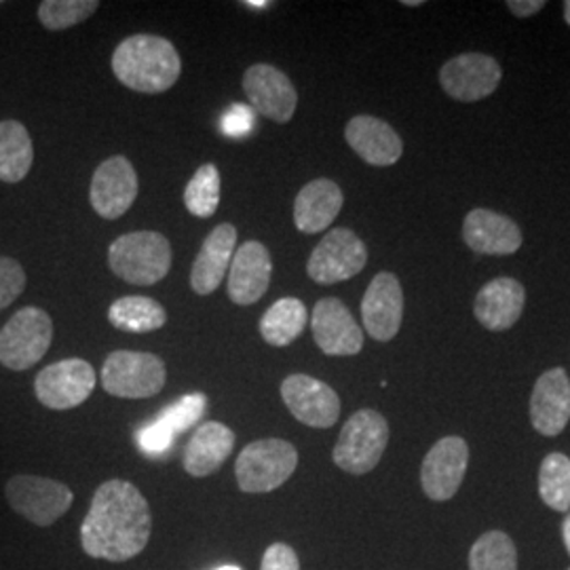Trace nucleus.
<instances>
[{
  "label": "nucleus",
  "mask_w": 570,
  "mask_h": 570,
  "mask_svg": "<svg viewBox=\"0 0 570 570\" xmlns=\"http://www.w3.org/2000/svg\"><path fill=\"white\" fill-rule=\"evenodd\" d=\"M150 530V505L140 489L127 480H108L82 520V551L96 560L127 562L146 550Z\"/></svg>",
  "instance_id": "nucleus-1"
},
{
  "label": "nucleus",
  "mask_w": 570,
  "mask_h": 570,
  "mask_svg": "<svg viewBox=\"0 0 570 570\" xmlns=\"http://www.w3.org/2000/svg\"><path fill=\"white\" fill-rule=\"evenodd\" d=\"M112 72L127 89L164 94L180 79L183 61L174 42L155 35H136L115 49Z\"/></svg>",
  "instance_id": "nucleus-2"
},
{
  "label": "nucleus",
  "mask_w": 570,
  "mask_h": 570,
  "mask_svg": "<svg viewBox=\"0 0 570 570\" xmlns=\"http://www.w3.org/2000/svg\"><path fill=\"white\" fill-rule=\"evenodd\" d=\"M171 244L157 230L127 233L108 247L110 271L131 285L161 282L171 268Z\"/></svg>",
  "instance_id": "nucleus-3"
},
{
  "label": "nucleus",
  "mask_w": 570,
  "mask_h": 570,
  "mask_svg": "<svg viewBox=\"0 0 570 570\" xmlns=\"http://www.w3.org/2000/svg\"><path fill=\"white\" fill-rule=\"evenodd\" d=\"M298 468V450L282 438H265L247 444L235 463L239 489L265 494L284 487Z\"/></svg>",
  "instance_id": "nucleus-4"
},
{
  "label": "nucleus",
  "mask_w": 570,
  "mask_h": 570,
  "mask_svg": "<svg viewBox=\"0 0 570 570\" xmlns=\"http://www.w3.org/2000/svg\"><path fill=\"white\" fill-rule=\"evenodd\" d=\"M387 444V419L376 410H357L341 431L332 459L346 473L364 475L381 463Z\"/></svg>",
  "instance_id": "nucleus-5"
},
{
  "label": "nucleus",
  "mask_w": 570,
  "mask_h": 570,
  "mask_svg": "<svg viewBox=\"0 0 570 570\" xmlns=\"http://www.w3.org/2000/svg\"><path fill=\"white\" fill-rule=\"evenodd\" d=\"M167 381L164 360L146 351H112L102 366V387L112 397L146 400L161 393Z\"/></svg>",
  "instance_id": "nucleus-6"
},
{
  "label": "nucleus",
  "mask_w": 570,
  "mask_h": 570,
  "mask_svg": "<svg viewBox=\"0 0 570 570\" xmlns=\"http://www.w3.org/2000/svg\"><path fill=\"white\" fill-rule=\"evenodd\" d=\"M51 341V317L39 306H23L0 330V364L16 372L37 366Z\"/></svg>",
  "instance_id": "nucleus-7"
},
{
  "label": "nucleus",
  "mask_w": 570,
  "mask_h": 570,
  "mask_svg": "<svg viewBox=\"0 0 570 570\" xmlns=\"http://www.w3.org/2000/svg\"><path fill=\"white\" fill-rule=\"evenodd\" d=\"M4 497L11 510L41 529L56 524L75 501L70 487L41 475H13L4 484Z\"/></svg>",
  "instance_id": "nucleus-8"
},
{
  "label": "nucleus",
  "mask_w": 570,
  "mask_h": 570,
  "mask_svg": "<svg viewBox=\"0 0 570 570\" xmlns=\"http://www.w3.org/2000/svg\"><path fill=\"white\" fill-rule=\"evenodd\" d=\"M367 249L351 228H332L313 249L306 275L320 285L341 284L364 271Z\"/></svg>",
  "instance_id": "nucleus-9"
},
{
  "label": "nucleus",
  "mask_w": 570,
  "mask_h": 570,
  "mask_svg": "<svg viewBox=\"0 0 570 570\" xmlns=\"http://www.w3.org/2000/svg\"><path fill=\"white\" fill-rule=\"evenodd\" d=\"M96 389V370L79 357L61 360L42 367L35 381V393L42 406L72 410L85 404Z\"/></svg>",
  "instance_id": "nucleus-10"
},
{
  "label": "nucleus",
  "mask_w": 570,
  "mask_h": 570,
  "mask_svg": "<svg viewBox=\"0 0 570 570\" xmlns=\"http://www.w3.org/2000/svg\"><path fill=\"white\" fill-rule=\"evenodd\" d=\"M138 174L127 157H110L96 169L89 188V204L104 220H117L138 199Z\"/></svg>",
  "instance_id": "nucleus-11"
},
{
  "label": "nucleus",
  "mask_w": 570,
  "mask_h": 570,
  "mask_svg": "<svg viewBox=\"0 0 570 570\" xmlns=\"http://www.w3.org/2000/svg\"><path fill=\"white\" fill-rule=\"evenodd\" d=\"M282 397L289 414L306 428L330 429L338 423L341 397L324 381L289 374L282 383Z\"/></svg>",
  "instance_id": "nucleus-12"
},
{
  "label": "nucleus",
  "mask_w": 570,
  "mask_h": 570,
  "mask_svg": "<svg viewBox=\"0 0 570 570\" xmlns=\"http://www.w3.org/2000/svg\"><path fill=\"white\" fill-rule=\"evenodd\" d=\"M469 465L468 442L459 435L442 438L429 450L421 468V487L431 501H450L465 480Z\"/></svg>",
  "instance_id": "nucleus-13"
},
{
  "label": "nucleus",
  "mask_w": 570,
  "mask_h": 570,
  "mask_svg": "<svg viewBox=\"0 0 570 570\" xmlns=\"http://www.w3.org/2000/svg\"><path fill=\"white\" fill-rule=\"evenodd\" d=\"M499 61L484 53H463L446 61L440 70L442 89L452 100L478 102L494 94L501 82Z\"/></svg>",
  "instance_id": "nucleus-14"
},
{
  "label": "nucleus",
  "mask_w": 570,
  "mask_h": 570,
  "mask_svg": "<svg viewBox=\"0 0 570 570\" xmlns=\"http://www.w3.org/2000/svg\"><path fill=\"white\" fill-rule=\"evenodd\" d=\"M244 91L256 112L275 122H287L298 106L294 82L271 63H254L245 70Z\"/></svg>",
  "instance_id": "nucleus-15"
},
{
  "label": "nucleus",
  "mask_w": 570,
  "mask_h": 570,
  "mask_svg": "<svg viewBox=\"0 0 570 570\" xmlns=\"http://www.w3.org/2000/svg\"><path fill=\"white\" fill-rule=\"evenodd\" d=\"M311 330L317 346L332 357H351L364 348V330L338 298H324L315 305Z\"/></svg>",
  "instance_id": "nucleus-16"
},
{
  "label": "nucleus",
  "mask_w": 570,
  "mask_h": 570,
  "mask_svg": "<svg viewBox=\"0 0 570 570\" xmlns=\"http://www.w3.org/2000/svg\"><path fill=\"white\" fill-rule=\"evenodd\" d=\"M362 320L367 334L379 343H389L397 336L404 320V292L393 273H379L367 285Z\"/></svg>",
  "instance_id": "nucleus-17"
},
{
  "label": "nucleus",
  "mask_w": 570,
  "mask_h": 570,
  "mask_svg": "<svg viewBox=\"0 0 570 570\" xmlns=\"http://www.w3.org/2000/svg\"><path fill=\"white\" fill-rule=\"evenodd\" d=\"M570 421V381L564 367H553L534 383L530 423L541 435H560Z\"/></svg>",
  "instance_id": "nucleus-18"
},
{
  "label": "nucleus",
  "mask_w": 570,
  "mask_h": 570,
  "mask_svg": "<svg viewBox=\"0 0 570 570\" xmlns=\"http://www.w3.org/2000/svg\"><path fill=\"white\" fill-rule=\"evenodd\" d=\"M273 261L261 242H245L233 256L228 268V298L235 305H256L271 285Z\"/></svg>",
  "instance_id": "nucleus-19"
},
{
  "label": "nucleus",
  "mask_w": 570,
  "mask_h": 570,
  "mask_svg": "<svg viewBox=\"0 0 570 570\" xmlns=\"http://www.w3.org/2000/svg\"><path fill=\"white\" fill-rule=\"evenodd\" d=\"M345 138L355 155L374 167L395 165L404 155V142L397 131L370 115H357L346 122Z\"/></svg>",
  "instance_id": "nucleus-20"
},
{
  "label": "nucleus",
  "mask_w": 570,
  "mask_h": 570,
  "mask_svg": "<svg viewBox=\"0 0 570 570\" xmlns=\"http://www.w3.org/2000/svg\"><path fill=\"white\" fill-rule=\"evenodd\" d=\"M463 242L482 256H510L522 245L520 226L492 209H473L463 223Z\"/></svg>",
  "instance_id": "nucleus-21"
},
{
  "label": "nucleus",
  "mask_w": 570,
  "mask_h": 570,
  "mask_svg": "<svg viewBox=\"0 0 570 570\" xmlns=\"http://www.w3.org/2000/svg\"><path fill=\"white\" fill-rule=\"evenodd\" d=\"M237 228L233 225H218L207 237L190 268V287L199 296L216 292L228 273L235 256Z\"/></svg>",
  "instance_id": "nucleus-22"
},
{
  "label": "nucleus",
  "mask_w": 570,
  "mask_h": 570,
  "mask_svg": "<svg viewBox=\"0 0 570 570\" xmlns=\"http://www.w3.org/2000/svg\"><path fill=\"white\" fill-rule=\"evenodd\" d=\"M524 285L511 277H499L478 292L473 313L487 330L503 332L518 324L524 311Z\"/></svg>",
  "instance_id": "nucleus-23"
},
{
  "label": "nucleus",
  "mask_w": 570,
  "mask_h": 570,
  "mask_svg": "<svg viewBox=\"0 0 570 570\" xmlns=\"http://www.w3.org/2000/svg\"><path fill=\"white\" fill-rule=\"evenodd\" d=\"M235 449V433L225 423L209 421L199 425L184 450V471L193 478L218 473Z\"/></svg>",
  "instance_id": "nucleus-24"
},
{
  "label": "nucleus",
  "mask_w": 570,
  "mask_h": 570,
  "mask_svg": "<svg viewBox=\"0 0 570 570\" xmlns=\"http://www.w3.org/2000/svg\"><path fill=\"white\" fill-rule=\"evenodd\" d=\"M345 204L341 186L327 178H317L303 186L294 202V225L306 235L322 233L336 220Z\"/></svg>",
  "instance_id": "nucleus-25"
},
{
  "label": "nucleus",
  "mask_w": 570,
  "mask_h": 570,
  "mask_svg": "<svg viewBox=\"0 0 570 570\" xmlns=\"http://www.w3.org/2000/svg\"><path fill=\"white\" fill-rule=\"evenodd\" d=\"M35 164V146L23 122L0 121V180L18 184Z\"/></svg>",
  "instance_id": "nucleus-26"
},
{
  "label": "nucleus",
  "mask_w": 570,
  "mask_h": 570,
  "mask_svg": "<svg viewBox=\"0 0 570 570\" xmlns=\"http://www.w3.org/2000/svg\"><path fill=\"white\" fill-rule=\"evenodd\" d=\"M308 324V311L298 298H282L268 306L261 320V334L271 346L292 345Z\"/></svg>",
  "instance_id": "nucleus-27"
},
{
  "label": "nucleus",
  "mask_w": 570,
  "mask_h": 570,
  "mask_svg": "<svg viewBox=\"0 0 570 570\" xmlns=\"http://www.w3.org/2000/svg\"><path fill=\"white\" fill-rule=\"evenodd\" d=\"M108 322L121 332L146 334L161 330L167 322L164 306L148 296H122L108 308Z\"/></svg>",
  "instance_id": "nucleus-28"
},
{
  "label": "nucleus",
  "mask_w": 570,
  "mask_h": 570,
  "mask_svg": "<svg viewBox=\"0 0 570 570\" xmlns=\"http://www.w3.org/2000/svg\"><path fill=\"white\" fill-rule=\"evenodd\" d=\"M469 570H518V550L503 530L484 532L469 551Z\"/></svg>",
  "instance_id": "nucleus-29"
},
{
  "label": "nucleus",
  "mask_w": 570,
  "mask_h": 570,
  "mask_svg": "<svg viewBox=\"0 0 570 570\" xmlns=\"http://www.w3.org/2000/svg\"><path fill=\"white\" fill-rule=\"evenodd\" d=\"M539 494L553 511H570V459L562 452H551L539 469Z\"/></svg>",
  "instance_id": "nucleus-30"
},
{
  "label": "nucleus",
  "mask_w": 570,
  "mask_h": 570,
  "mask_svg": "<svg viewBox=\"0 0 570 570\" xmlns=\"http://www.w3.org/2000/svg\"><path fill=\"white\" fill-rule=\"evenodd\" d=\"M220 171L214 164H205L195 171L184 188V205L197 218H212L220 205Z\"/></svg>",
  "instance_id": "nucleus-31"
},
{
  "label": "nucleus",
  "mask_w": 570,
  "mask_h": 570,
  "mask_svg": "<svg viewBox=\"0 0 570 570\" xmlns=\"http://www.w3.org/2000/svg\"><path fill=\"white\" fill-rule=\"evenodd\" d=\"M98 9V0H45L39 7V20L47 30L56 32L89 20Z\"/></svg>",
  "instance_id": "nucleus-32"
},
{
  "label": "nucleus",
  "mask_w": 570,
  "mask_h": 570,
  "mask_svg": "<svg viewBox=\"0 0 570 570\" xmlns=\"http://www.w3.org/2000/svg\"><path fill=\"white\" fill-rule=\"evenodd\" d=\"M205 407H207V400H205L204 393H190V395H184L180 402L165 407L164 412L159 414V419L174 433H183V431L195 428L202 421Z\"/></svg>",
  "instance_id": "nucleus-33"
},
{
  "label": "nucleus",
  "mask_w": 570,
  "mask_h": 570,
  "mask_svg": "<svg viewBox=\"0 0 570 570\" xmlns=\"http://www.w3.org/2000/svg\"><path fill=\"white\" fill-rule=\"evenodd\" d=\"M26 289V273L18 261L0 256V311L13 305Z\"/></svg>",
  "instance_id": "nucleus-34"
},
{
  "label": "nucleus",
  "mask_w": 570,
  "mask_h": 570,
  "mask_svg": "<svg viewBox=\"0 0 570 570\" xmlns=\"http://www.w3.org/2000/svg\"><path fill=\"white\" fill-rule=\"evenodd\" d=\"M174 435L176 433L167 428L161 419H157L150 425L140 429L138 444H140V450L146 452V454L157 456V454H164V452L169 450L171 442H174Z\"/></svg>",
  "instance_id": "nucleus-35"
},
{
  "label": "nucleus",
  "mask_w": 570,
  "mask_h": 570,
  "mask_svg": "<svg viewBox=\"0 0 570 570\" xmlns=\"http://www.w3.org/2000/svg\"><path fill=\"white\" fill-rule=\"evenodd\" d=\"M261 570H301L298 553L287 543H273L266 548Z\"/></svg>",
  "instance_id": "nucleus-36"
},
{
  "label": "nucleus",
  "mask_w": 570,
  "mask_h": 570,
  "mask_svg": "<svg viewBox=\"0 0 570 570\" xmlns=\"http://www.w3.org/2000/svg\"><path fill=\"white\" fill-rule=\"evenodd\" d=\"M254 127V112L244 104H233L223 117V131L230 138H244Z\"/></svg>",
  "instance_id": "nucleus-37"
},
{
  "label": "nucleus",
  "mask_w": 570,
  "mask_h": 570,
  "mask_svg": "<svg viewBox=\"0 0 570 570\" xmlns=\"http://www.w3.org/2000/svg\"><path fill=\"white\" fill-rule=\"evenodd\" d=\"M546 7V0H508V9L515 18H530Z\"/></svg>",
  "instance_id": "nucleus-38"
},
{
  "label": "nucleus",
  "mask_w": 570,
  "mask_h": 570,
  "mask_svg": "<svg viewBox=\"0 0 570 570\" xmlns=\"http://www.w3.org/2000/svg\"><path fill=\"white\" fill-rule=\"evenodd\" d=\"M562 537H564V546H567V551H569L570 556V513L567 515L564 524H562Z\"/></svg>",
  "instance_id": "nucleus-39"
},
{
  "label": "nucleus",
  "mask_w": 570,
  "mask_h": 570,
  "mask_svg": "<svg viewBox=\"0 0 570 570\" xmlns=\"http://www.w3.org/2000/svg\"><path fill=\"white\" fill-rule=\"evenodd\" d=\"M245 7H249V9H265V7H271V2H265V0L263 2H252V0H247Z\"/></svg>",
  "instance_id": "nucleus-40"
},
{
  "label": "nucleus",
  "mask_w": 570,
  "mask_h": 570,
  "mask_svg": "<svg viewBox=\"0 0 570 570\" xmlns=\"http://www.w3.org/2000/svg\"><path fill=\"white\" fill-rule=\"evenodd\" d=\"M564 20H567V23L570 26V0L564 2Z\"/></svg>",
  "instance_id": "nucleus-41"
},
{
  "label": "nucleus",
  "mask_w": 570,
  "mask_h": 570,
  "mask_svg": "<svg viewBox=\"0 0 570 570\" xmlns=\"http://www.w3.org/2000/svg\"><path fill=\"white\" fill-rule=\"evenodd\" d=\"M402 4H406V7H419V4H423V0H404Z\"/></svg>",
  "instance_id": "nucleus-42"
},
{
  "label": "nucleus",
  "mask_w": 570,
  "mask_h": 570,
  "mask_svg": "<svg viewBox=\"0 0 570 570\" xmlns=\"http://www.w3.org/2000/svg\"><path fill=\"white\" fill-rule=\"evenodd\" d=\"M218 570H242L239 567H220Z\"/></svg>",
  "instance_id": "nucleus-43"
},
{
  "label": "nucleus",
  "mask_w": 570,
  "mask_h": 570,
  "mask_svg": "<svg viewBox=\"0 0 570 570\" xmlns=\"http://www.w3.org/2000/svg\"><path fill=\"white\" fill-rule=\"evenodd\" d=\"M570 570V569H569Z\"/></svg>",
  "instance_id": "nucleus-44"
}]
</instances>
